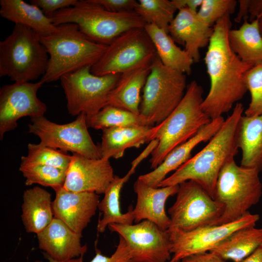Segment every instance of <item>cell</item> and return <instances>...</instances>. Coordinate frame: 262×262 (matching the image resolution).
Returning a JSON list of instances; mask_svg holds the SVG:
<instances>
[{"label": "cell", "mask_w": 262, "mask_h": 262, "mask_svg": "<svg viewBox=\"0 0 262 262\" xmlns=\"http://www.w3.org/2000/svg\"><path fill=\"white\" fill-rule=\"evenodd\" d=\"M240 262H262V243L251 254Z\"/></svg>", "instance_id": "44"}, {"label": "cell", "mask_w": 262, "mask_h": 262, "mask_svg": "<svg viewBox=\"0 0 262 262\" xmlns=\"http://www.w3.org/2000/svg\"><path fill=\"white\" fill-rule=\"evenodd\" d=\"M109 229L126 243L133 262H166L171 259L168 230L143 220L135 225L112 224Z\"/></svg>", "instance_id": "14"}, {"label": "cell", "mask_w": 262, "mask_h": 262, "mask_svg": "<svg viewBox=\"0 0 262 262\" xmlns=\"http://www.w3.org/2000/svg\"><path fill=\"white\" fill-rule=\"evenodd\" d=\"M262 243V228L247 227L237 230L212 249L225 261L240 262Z\"/></svg>", "instance_id": "30"}, {"label": "cell", "mask_w": 262, "mask_h": 262, "mask_svg": "<svg viewBox=\"0 0 262 262\" xmlns=\"http://www.w3.org/2000/svg\"><path fill=\"white\" fill-rule=\"evenodd\" d=\"M49 56L40 35L23 25H15L0 42V77L14 82L37 80L46 72Z\"/></svg>", "instance_id": "6"}, {"label": "cell", "mask_w": 262, "mask_h": 262, "mask_svg": "<svg viewBox=\"0 0 262 262\" xmlns=\"http://www.w3.org/2000/svg\"><path fill=\"white\" fill-rule=\"evenodd\" d=\"M203 94L202 86L195 81L191 82L180 103L158 125L152 138L158 140V144L151 154V168H156L171 150L193 137L212 121L202 108Z\"/></svg>", "instance_id": "5"}, {"label": "cell", "mask_w": 262, "mask_h": 262, "mask_svg": "<svg viewBox=\"0 0 262 262\" xmlns=\"http://www.w3.org/2000/svg\"><path fill=\"white\" fill-rule=\"evenodd\" d=\"M237 4L235 0H203L196 13L206 25L213 27L222 18L233 14Z\"/></svg>", "instance_id": "36"}, {"label": "cell", "mask_w": 262, "mask_h": 262, "mask_svg": "<svg viewBox=\"0 0 262 262\" xmlns=\"http://www.w3.org/2000/svg\"><path fill=\"white\" fill-rule=\"evenodd\" d=\"M176 10L168 0H139L134 10L146 24H154L167 33Z\"/></svg>", "instance_id": "32"}, {"label": "cell", "mask_w": 262, "mask_h": 262, "mask_svg": "<svg viewBox=\"0 0 262 262\" xmlns=\"http://www.w3.org/2000/svg\"><path fill=\"white\" fill-rule=\"evenodd\" d=\"M134 173L129 170L123 177L115 175L98 206V209L102 213V218L98 220L97 225L98 232L103 233L110 224L131 225L134 221L132 207L127 213H122L120 204L121 189Z\"/></svg>", "instance_id": "28"}, {"label": "cell", "mask_w": 262, "mask_h": 262, "mask_svg": "<svg viewBox=\"0 0 262 262\" xmlns=\"http://www.w3.org/2000/svg\"><path fill=\"white\" fill-rule=\"evenodd\" d=\"M224 121L223 116L212 120L195 136L171 150L156 168L138 179L150 186L158 187L169 173L176 171L191 158V152L197 145L209 141L214 135Z\"/></svg>", "instance_id": "21"}, {"label": "cell", "mask_w": 262, "mask_h": 262, "mask_svg": "<svg viewBox=\"0 0 262 262\" xmlns=\"http://www.w3.org/2000/svg\"><path fill=\"white\" fill-rule=\"evenodd\" d=\"M0 5L2 17L15 25L30 28L40 36L49 35L58 30V26L54 25L39 8L31 3L22 0H0Z\"/></svg>", "instance_id": "26"}, {"label": "cell", "mask_w": 262, "mask_h": 262, "mask_svg": "<svg viewBox=\"0 0 262 262\" xmlns=\"http://www.w3.org/2000/svg\"><path fill=\"white\" fill-rule=\"evenodd\" d=\"M179 187V185L153 187L137 179L133 185L137 196L133 209L134 221L138 223L148 220L162 229L168 230L170 219L165 212V206L167 199L177 194Z\"/></svg>", "instance_id": "18"}, {"label": "cell", "mask_w": 262, "mask_h": 262, "mask_svg": "<svg viewBox=\"0 0 262 262\" xmlns=\"http://www.w3.org/2000/svg\"><path fill=\"white\" fill-rule=\"evenodd\" d=\"M44 257L49 261V262H83V257L75 258L66 261H59L55 260L45 253H44ZM36 262H42L41 261H36Z\"/></svg>", "instance_id": "45"}, {"label": "cell", "mask_w": 262, "mask_h": 262, "mask_svg": "<svg viewBox=\"0 0 262 262\" xmlns=\"http://www.w3.org/2000/svg\"><path fill=\"white\" fill-rule=\"evenodd\" d=\"M186 76L164 66L158 56L154 60L139 109L152 126L163 122L180 103L187 86Z\"/></svg>", "instance_id": "8"}, {"label": "cell", "mask_w": 262, "mask_h": 262, "mask_svg": "<svg viewBox=\"0 0 262 262\" xmlns=\"http://www.w3.org/2000/svg\"><path fill=\"white\" fill-rule=\"evenodd\" d=\"M19 170L26 179V185L38 184L54 190L64 186L66 174L61 169L41 164H20Z\"/></svg>", "instance_id": "34"}, {"label": "cell", "mask_w": 262, "mask_h": 262, "mask_svg": "<svg viewBox=\"0 0 262 262\" xmlns=\"http://www.w3.org/2000/svg\"><path fill=\"white\" fill-rule=\"evenodd\" d=\"M151 64L121 74L109 96L108 105L140 114V94L150 73Z\"/></svg>", "instance_id": "23"}, {"label": "cell", "mask_w": 262, "mask_h": 262, "mask_svg": "<svg viewBox=\"0 0 262 262\" xmlns=\"http://www.w3.org/2000/svg\"><path fill=\"white\" fill-rule=\"evenodd\" d=\"M159 125L133 126L106 128L102 130L99 146L101 158L119 159L125 150L131 147L139 148L152 140Z\"/></svg>", "instance_id": "22"}, {"label": "cell", "mask_w": 262, "mask_h": 262, "mask_svg": "<svg viewBox=\"0 0 262 262\" xmlns=\"http://www.w3.org/2000/svg\"><path fill=\"white\" fill-rule=\"evenodd\" d=\"M52 204L50 194L39 186L24 191L21 217L26 232L37 234L52 222Z\"/></svg>", "instance_id": "24"}, {"label": "cell", "mask_w": 262, "mask_h": 262, "mask_svg": "<svg viewBox=\"0 0 262 262\" xmlns=\"http://www.w3.org/2000/svg\"><path fill=\"white\" fill-rule=\"evenodd\" d=\"M262 12V0H249L248 16L249 22L257 19Z\"/></svg>", "instance_id": "42"}, {"label": "cell", "mask_w": 262, "mask_h": 262, "mask_svg": "<svg viewBox=\"0 0 262 262\" xmlns=\"http://www.w3.org/2000/svg\"><path fill=\"white\" fill-rule=\"evenodd\" d=\"M88 127L97 130L117 127L150 126V122L144 116L128 110L107 105L97 114L86 118Z\"/></svg>", "instance_id": "31"}, {"label": "cell", "mask_w": 262, "mask_h": 262, "mask_svg": "<svg viewBox=\"0 0 262 262\" xmlns=\"http://www.w3.org/2000/svg\"><path fill=\"white\" fill-rule=\"evenodd\" d=\"M46 16L56 26L75 24L88 38L107 46L124 33L146 25L135 11L111 12L92 0H78L72 7Z\"/></svg>", "instance_id": "4"}, {"label": "cell", "mask_w": 262, "mask_h": 262, "mask_svg": "<svg viewBox=\"0 0 262 262\" xmlns=\"http://www.w3.org/2000/svg\"><path fill=\"white\" fill-rule=\"evenodd\" d=\"M239 8L237 16L235 18V21L240 22L242 19L247 20L248 16V5L249 0H239Z\"/></svg>", "instance_id": "43"}, {"label": "cell", "mask_w": 262, "mask_h": 262, "mask_svg": "<svg viewBox=\"0 0 262 262\" xmlns=\"http://www.w3.org/2000/svg\"><path fill=\"white\" fill-rule=\"evenodd\" d=\"M172 1L177 10L186 8L197 13L203 0H172Z\"/></svg>", "instance_id": "41"}, {"label": "cell", "mask_w": 262, "mask_h": 262, "mask_svg": "<svg viewBox=\"0 0 262 262\" xmlns=\"http://www.w3.org/2000/svg\"><path fill=\"white\" fill-rule=\"evenodd\" d=\"M258 20V26L259 31L262 36V12L259 17L257 18Z\"/></svg>", "instance_id": "46"}, {"label": "cell", "mask_w": 262, "mask_h": 262, "mask_svg": "<svg viewBox=\"0 0 262 262\" xmlns=\"http://www.w3.org/2000/svg\"><path fill=\"white\" fill-rule=\"evenodd\" d=\"M244 107L237 103L232 112L206 146L178 168L159 185L158 187L177 185L193 180L199 184L213 199L216 182L224 164L237 155L239 148L236 134Z\"/></svg>", "instance_id": "2"}, {"label": "cell", "mask_w": 262, "mask_h": 262, "mask_svg": "<svg viewBox=\"0 0 262 262\" xmlns=\"http://www.w3.org/2000/svg\"><path fill=\"white\" fill-rule=\"evenodd\" d=\"M173 262V261H172L170 260V261H169L168 262Z\"/></svg>", "instance_id": "47"}, {"label": "cell", "mask_w": 262, "mask_h": 262, "mask_svg": "<svg viewBox=\"0 0 262 262\" xmlns=\"http://www.w3.org/2000/svg\"><path fill=\"white\" fill-rule=\"evenodd\" d=\"M168 33L176 43L184 46L196 63L200 60V49L208 46L213 27L203 22L196 12L186 8L178 10L168 27Z\"/></svg>", "instance_id": "19"}, {"label": "cell", "mask_w": 262, "mask_h": 262, "mask_svg": "<svg viewBox=\"0 0 262 262\" xmlns=\"http://www.w3.org/2000/svg\"><path fill=\"white\" fill-rule=\"evenodd\" d=\"M86 115L81 113L68 123L58 124L44 116L31 118L28 131L37 136L41 144L90 159L101 158L99 146L96 145L88 131Z\"/></svg>", "instance_id": "12"}, {"label": "cell", "mask_w": 262, "mask_h": 262, "mask_svg": "<svg viewBox=\"0 0 262 262\" xmlns=\"http://www.w3.org/2000/svg\"><path fill=\"white\" fill-rule=\"evenodd\" d=\"M236 144L242 152L241 165L262 170V114L242 115L236 130Z\"/></svg>", "instance_id": "25"}, {"label": "cell", "mask_w": 262, "mask_h": 262, "mask_svg": "<svg viewBox=\"0 0 262 262\" xmlns=\"http://www.w3.org/2000/svg\"><path fill=\"white\" fill-rule=\"evenodd\" d=\"M71 156L67 152L44 146L29 143L28 154L21 158V165L41 164L55 167L67 171Z\"/></svg>", "instance_id": "33"}, {"label": "cell", "mask_w": 262, "mask_h": 262, "mask_svg": "<svg viewBox=\"0 0 262 262\" xmlns=\"http://www.w3.org/2000/svg\"><path fill=\"white\" fill-rule=\"evenodd\" d=\"M40 37L49 56L46 72L41 79L44 83L56 81L82 67H92L108 47L88 38L73 23L58 25L57 32Z\"/></svg>", "instance_id": "3"}, {"label": "cell", "mask_w": 262, "mask_h": 262, "mask_svg": "<svg viewBox=\"0 0 262 262\" xmlns=\"http://www.w3.org/2000/svg\"><path fill=\"white\" fill-rule=\"evenodd\" d=\"M247 91L250 94V102L245 111L246 116L262 114V62L253 66L245 74Z\"/></svg>", "instance_id": "35"}, {"label": "cell", "mask_w": 262, "mask_h": 262, "mask_svg": "<svg viewBox=\"0 0 262 262\" xmlns=\"http://www.w3.org/2000/svg\"><path fill=\"white\" fill-rule=\"evenodd\" d=\"M228 40L232 50L244 62L253 66L262 62V36L258 19L244 20L238 29H231Z\"/></svg>", "instance_id": "29"}, {"label": "cell", "mask_w": 262, "mask_h": 262, "mask_svg": "<svg viewBox=\"0 0 262 262\" xmlns=\"http://www.w3.org/2000/svg\"><path fill=\"white\" fill-rule=\"evenodd\" d=\"M90 262H133L128 246L125 240L119 236L115 250L110 256L102 255L96 250V255Z\"/></svg>", "instance_id": "37"}, {"label": "cell", "mask_w": 262, "mask_h": 262, "mask_svg": "<svg viewBox=\"0 0 262 262\" xmlns=\"http://www.w3.org/2000/svg\"><path fill=\"white\" fill-rule=\"evenodd\" d=\"M36 235L39 248L56 260L66 261L83 257L87 250V246L82 245V235L55 217Z\"/></svg>", "instance_id": "20"}, {"label": "cell", "mask_w": 262, "mask_h": 262, "mask_svg": "<svg viewBox=\"0 0 262 262\" xmlns=\"http://www.w3.org/2000/svg\"><path fill=\"white\" fill-rule=\"evenodd\" d=\"M157 56L144 28H134L121 34L108 45L91 71L97 76L122 74L151 65Z\"/></svg>", "instance_id": "10"}, {"label": "cell", "mask_w": 262, "mask_h": 262, "mask_svg": "<svg viewBox=\"0 0 262 262\" xmlns=\"http://www.w3.org/2000/svg\"><path fill=\"white\" fill-rule=\"evenodd\" d=\"M260 219L248 212L238 220L223 224L211 225L188 231L168 230L171 241V261L180 262L195 254L211 251L235 231L254 226Z\"/></svg>", "instance_id": "13"}, {"label": "cell", "mask_w": 262, "mask_h": 262, "mask_svg": "<svg viewBox=\"0 0 262 262\" xmlns=\"http://www.w3.org/2000/svg\"><path fill=\"white\" fill-rule=\"evenodd\" d=\"M176 199L168 213V230L188 231L215 225L224 213L222 204L213 198L197 182L187 180L179 184Z\"/></svg>", "instance_id": "11"}, {"label": "cell", "mask_w": 262, "mask_h": 262, "mask_svg": "<svg viewBox=\"0 0 262 262\" xmlns=\"http://www.w3.org/2000/svg\"><path fill=\"white\" fill-rule=\"evenodd\" d=\"M260 171L237 165L234 158L221 169L216 184L214 199L223 204L224 213L216 224L238 220L257 204L262 195Z\"/></svg>", "instance_id": "7"}, {"label": "cell", "mask_w": 262, "mask_h": 262, "mask_svg": "<svg viewBox=\"0 0 262 262\" xmlns=\"http://www.w3.org/2000/svg\"><path fill=\"white\" fill-rule=\"evenodd\" d=\"M88 66L60 78L68 112L72 116L84 113L92 117L108 105L109 96L121 74L94 75Z\"/></svg>", "instance_id": "9"}, {"label": "cell", "mask_w": 262, "mask_h": 262, "mask_svg": "<svg viewBox=\"0 0 262 262\" xmlns=\"http://www.w3.org/2000/svg\"><path fill=\"white\" fill-rule=\"evenodd\" d=\"M114 176L109 159H90L73 153L63 187L74 192L104 194Z\"/></svg>", "instance_id": "16"}, {"label": "cell", "mask_w": 262, "mask_h": 262, "mask_svg": "<svg viewBox=\"0 0 262 262\" xmlns=\"http://www.w3.org/2000/svg\"><path fill=\"white\" fill-rule=\"evenodd\" d=\"M77 0H31L30 3L39 8L46 15L74 6Z\"/></svg>", "instance_id": "38"}, {"label": "cell", "mask_w": 262, "mask_h": 262, "mask_svg": "<svg viewBox=\"0 0 262 262\" xmlns=\"http://www.w3.org/2000/svg\"><path fill=\"white\" fill-rule=\"evenodd\" d=\"M107 10L114 13L134 11L138 0H92Z\"/></svg>", "instance_id": "39"}, {"label": "cell", "mask_w": 262, "mask_h": 262, "mask_svg": "<svg viewBox=\"0 0 262 262\" xmlns=\"http://www.w3.org/2000/svg\"><path fill=\"white\" fill-rule=\"evenodd\" d=\"M54 190L55 196L52 204L54 217L82 234L96 214L99 203L98 195L93 192H72L63 186Z\"/></svg>", "instance_id": "17"}, {"label": "cell", "mask_w": 262, "mask_h": 262, "mask_svg": "<svg viewBox=\"0 0 262 262\" xmlns=\"http://www.w3.org/2000/svg\"><path fill=\"white\" fill-rule=\"evenodd\" d=\"M215 253L208 251L195 254L182 259L179 262H225Z\"/></svg>", "instance_id": "40"}, {"label": "cell", "mask_w": 262, "mask_h": 262, "mask_svg": "<svg viewBox=\"0 0 262 262\" xmlns=\"http://www.w3.org/2000/svg\"><path fill=\"white\" fill-rule=\"evenodd\" d=\"M44 83L14 82L4 85L0 90V139L5 133L14 130L17 121L25 116L31 118L44 116L47 106L37 97Z\"/></svg>", "instance_id": "15"}, {"label": "cell", "mask_w": 262, "mask_h": 262, "mask_svg": "<svg viewBox=\"0 0 262 262\" xmlns=\"http://www.w3.org/2000/svg\"><path fill=\"white\" fill-rule=\"evenodd\" d=\"M231 26L229 15L215 24L204 58L210 88L202 108L212 120L223 116L244 97L247 91L245 74L253 66L230 48L228 33Z\"/></svg>", "instance_id": "1"}, {"label": "cell", "mask_w": 262, "mask_h": 262, "mask_svg": "<svg viewBox=\"0 0 262 262\" xmlns=\"http://www.w3.org/2000/svg\"><path fill=\"white\" fill-rule=\"evenodd\" d=\"M144 29L164 66L186 75L191 73L194 60L184 49L176 44L168 33L152 24H146Z\"/></svg>", "instance_id": "27"}]
</instances>
